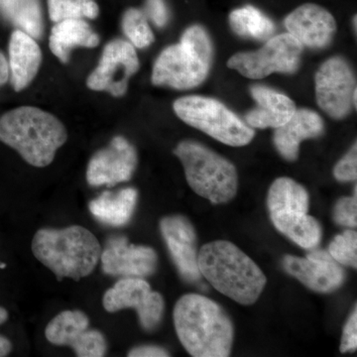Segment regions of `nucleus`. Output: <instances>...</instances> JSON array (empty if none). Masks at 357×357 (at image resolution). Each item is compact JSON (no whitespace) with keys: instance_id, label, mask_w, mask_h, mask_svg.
<instances>
[{"instance_id":"1","label":"nucleus","mask_w":357,"mask_h":357,"mask_svg":"<svg viewBox=\"0 0 357 357\" xmlns=\"http://www.w3.org/2000/svg\"><path fill=\"white\" fill-rule=\"evenodd\" d=\"M173 317L178 340L192 356H229L234 325L215 301L199 294H187L176 303Z\"/></svg>"},{"instance_id":"2","label":"nucleus","mask_w":357,"mask_h":357,"mask_svg":"<svg viewBox=\"0 0 357 357\" xmlns=\"http://www.w3.org/2000/svg\"><path fill=\"white\" fill-rule=\"evenodd\" d=\"M199 268L218 292L245 306L255 304L266 286L259 266L229 241L204 244L199 251Z\"/></svg>"},{"instance_id":"3","label":"nucleus","mask_w":357,"mask_h":357,"mask_svg":"<svg viewBox=\"0 0 357 357\" xmlns=\"http://www.w3.org/2000/svg\"><path fill=\"white\" fill-rule=\"evenodd\" d=\"M102 245L93 232L81 225L63 229H42L35 234L32 252L59 281H79L93 273L102 255Z\"/></svg>"},{"instance_id":"4","label":"nucleus","mask_w":357,"mask_h":357,"mask_svg":"<svg viewBox=\"0 0 357 357\" xmlns=\"http://www.w3.org/2000/svg\"><path fill=\"white\" fill-rule=\"evenodd\" d=\"M67 138L62 122L37 107H17L0 117V141L38 168L50 165Z\"/></svg>"},{"instance_id":"5","label":"nucleus","mask_w":357,"mask_h":357,"mask_svg":"<svg viewBox=\"0 0 357 357\" xmlns=\"http://www.w3.org/2000/svg\"><path fill=\"white\" fill-rule=\"evenodd\" d=\"M213 59L210 35L201 25H192L180 43L161 52L154 64L152 83L176 89L197 88L210 74Z\"/></svg>"},{"instance_id":"6","label":"nucleus","mask_w":357,"mask_h":357,"mask_svg":"<svg viewBox=\"0 0 357 357\" xmlns=\"http://www.w3.org/2000/svg\"><path fill=\"white\" fill-rule=\"evenodd\" d=\"M174 153L182 162L188 184L199 197L215 204L229 203L236 197L238 176L229 160L192 140L178 143Z\"/></svg>"},{"instance_id":"7","label":"nucleus","mask_w":357,"mask_h":357,"mask_svg":"<svg viewBox=\"0 0 357 357\" xmlns=\"http://www.w3.org/2000/svg\"><path fill=\"white\" fill-rule=\"evenodd\" d=\"M173 109L185 123L203 131L223 144L245 146L255 138V129L215 98L184 96L174 102Z\"/></svg>"},{"instance_id":"8","label":"nucleus","mask_w":357,"mask_h":357,"mask_svg":"<svg viewBox=\"0 0 357 357\" xmlns=\"http://www.w3.org/2000/svg\"><path fill=\"white\" fill-rule=\"evenodd\" d=\"M304 47L289 33L270 37L259 50L241 52L227 62L229 69L252 79H264L274 73L295 74L299 70Z\"/></svg>"},{"instance_id":"9","label":"nucleus","mask_w":357,"mask_h":357,"mask_svg":"<svg viewBox=\"0 0 357 357\" xmlns=\"http://www.w3.org/2000/svg\"><path fill=\"white\" fill-rule=\"evenodd\" d=\"M316 98L319 107L335 119H342L356 107V82L351 65L342 57L326 60L317 72Z\"/></svg>"},{"instance_id":"10","label":"nucleus","mask_w":357,"mask_h":357,"mask_svg":"<svg viewBox=\"0 0 357 357\" xmlns=\"http://www.w3.org/2000/svg\"><path fill=\"white\" fill-rule=\"evenodd\" d=\"M102 304L109 312L135 310L141 326L148 332L160 325L165 307L161 294L152 291L144 278H121L105 292Z\"/></svg>"},{"instance_id":"11","label":"nucleus","mask_w":357,"mask_h":357,"mask_svg":"<svg viewBox=\"0 0 357 357\" xmlns=\"http://www.w3.org/2000/svg\"><path fill=\"white\" fill-rule=\"evenodd\" d=\"M138 70L139 60L133 45L115 39L103 49L100 63L86 84L93 91H107L119 98L126 95L129 79Z\"/></svg>"},{"instance_id":"12","label":"nucleus","mask_w":357,"mask_h":357,"mask_svg":"<svg viewBox=\"0 0 357 357\" xmlns=\"http://www.w3.org/2000/svg\"><path fill=\"white\" fill-rule=\"evenodd\" d=\"M49 342L70 347L79 357H102L107 354L105 335L89 328V319L82 311H65L57 314L46 326Z\"/></svg>"},{"instance_id":"13","label":"nucleus","mask_w":357,"mask_h":357,"mask_svg":"<svg viewBox=\"0 0 357 357\" xmlns=\"http://www.w3.org/2000/svg\"><path fill=\"white\" fill-rule=\"evenodd\" d=\"M102 271L121 278H145L158 266V256L153 248L129 243L128 237L107 239L100 255Z\"/></svg>"},{"instance_id":"14","label":"nucleus","mask_w":357,"mask_h":357,"mask_svg":"<svg viewBox=\"0 0 357 357\" xmlns=\"http://www.w3.org/2000/svg\"><path fill=\"white\" fill-rule=\"evenodd\" d=\"M283 268L288 274L318 293H332L344 285L347 275L328 251L312 249L305 258L286 255Z\"/></svg>"},{"instance_id":"15","label":"nucleus","mask_w":357,"mask_h":357,"mask_svg":"<svg viewBox=\"0 0 357 357\" xmlns=\"http://www.w3.org/2000/svg\"><path fill=\"white\" fill-rule=\"evenodd\" d=\"M137 153L130 142L116 136L109 145L96 152L89 161L86 181L93 187L128 182L137 167Z\"/></svg>"},{"instance_id":"16","label":"nucleus","mask_w":357,"mask_h":357,"mask_svg":"<svg viewBox=\"0 0 357 357\" xmlns=\"http://www.w3.org/2000/svg\"><path fill=\"white\" fill-rule=\"evenodd\" d=\"M160 230L165 241L178 273L184 280L197 282L201 279L196 230L191 222L183 215L162 218Z\"/></svg>"},{"instance_id":"17","label":"nucleus","mask_w":357,"mask_h":357,"mask_svg":"<svg viewBox=\"0 0 357 357\" xmlns=\"http://www.w3.org/2000/svg\"><path fill=\"white\" fill-rule=\"evenodd\" d=\"M286 29L303 47L324 49L332 43L337 21L330 11L314 3L297 7L285 18Z\"/></svg>"},{"instance_id":"18","label":"nucleus","mask_w":357,"mask_h":357,"mask_svg":"<svg viewBox=\"0 0 357 357\" xmlns=\"http://www.w3.org/2000/svg\"><path fill=\"white\" fill-rule=\"evenodd\" d=\"M324 131L325 123L318 112L307 109H297L286 123L275 129L274 145L284 159L296 161L299 156L301 143L319 137Z\"/></svg>"},{"instance_id":"19","label":"nucleus","mask_w":357,"mask_h":357,"mask_svg":"<svg viewBox=\"0 0 357 357\" xmlns=\"http://www.w3.org/2000/svg\"><path fill=\"white\" fill-rule=\"evenodd\" d=\"M250 93L256 102L255 109L245 115L251 128H278L295 114L297 107L289 96L262 84L251 86Z\"/></svg>"},{"instance_id":"20","label":"nucleus","mask_w":357,"mask_h":357,"mask_svg":"<svg viewBox=\"0 0 357 357\" xmlns=\"http://www.w3.org/2000/svg\"><path fill=\"white\" fill-rule=\"evenodd\" d=\"M42 54L34 38L22 30H15L9 42V74L16 91L27 88L38 73Z\"/></svg>"},{"instance_id":"21","label":"nucleus","mask_w":357,"mask_h":357,"mask_svg":"<svg viewBox=\"0 0 357 357\" xmlns=\"http://www.w3.org/2000/svg\"><path fill=\"white\" fill-rule=\"evenodd\" d=\"M138 192L134 188H126L119 192H105L89 202L91 215L103 225L121 227L128 225L137 206Z\"/></svg>"},{"instance_id":"22","label":"nucleus","mask_w":357,"mask_h":357,"mask_svg":"<svg viewBox=\"0 0 357 357\" xmlns=\"http://www.w3.org/2000/svg\"><path fill=\"white\" fill-rule=\"evenodd\" d=\"M98 44V34L82 18L58 22L52 29L49 42L51 51L63 63L69 62L70 52L75 47L95 48Z\"/></svg>"},{"instance_id":"23","label":"nucleus","mask_w":357,"mask_h":357,"mask_svg":"<svg viewBox=\"0 0 357 357\" xmlns=\"http://www.w3.org/2000/svg\"><path fill=\"white\" fill-rule=\"evenodd\" d=\"M270 218L277 230L302 248L312 250L321 243V225L307 213H273Z\"/></svg>"},{"instance_id":"24","label":"nucleus","mask_w":357,"mask_h":357,"mask_svg":"<svg viewBox=\"0 0 357 357\" xmlns=\"http://www.w3.org/2000/svg\"><path fill=\"white\" fill-rule=\"evenodd\" d=\"M270 215L304 213L309 210V194L302 185L290 178H279L270 187L267 196Z\"/></svg>"},{"instance_id":"25","label":"nucleus","mask_w":357,"mask_h":357,"mask_svg":"<svg viewBox=\"0 0 357 357\" xmlns=\"http://www.w3.org/2000/svg\"><path fill=\"white\" fill-rule=\"evenodd\" d=\"M229 21L232 31L243 38L269 39L275 32L273 21L255 6L234 9Z\"/></svg>"},{"instance_id":"26","label":"nucleus","mask_w":357,"mask_h":357,"mask_svg":"<svg viewBox=\"0 0 357 357\" xmlns=\"http://www.w3.org/2000/svg\"><path fill=\"white\" fill-rule=\"evenodd\" d=\"M0 11L20 30L39 38L43 28L39 0H0Z\"/></svg>"},{"instance_id":"27","label":"nucleus","mask_w":357,"mask_h":357,"mask_svg":"<svg viewBox=\"0 0 357 357\" xmlns=\"http://www.w3.org/2000/svg\"><path fill=\"white\" fill-rule=\"evenodd\" d=\"M122 29L134 48L144 49L153 43L154 35L145 14L139 9L129 8L122 18Z\"/></svg>"},{"instance_id":"28","label":"nucleus","mask_w":357,"mask_h":357,"mask_svg":"<svg viewBox=\"0 0 357 357\" xmlns=\"http://www.w3.org/2000/svg\"><path fill=\"white\" fill-rule=\"evenodd\" d=\"M328 253L342 266L356 269L357 266V234L354 230H345L333 239L328 246Z\"/></svg>"},{"instance_id":"29","label":"nucleus","mask_w":357,"mask_h":357,"mask_svg":"<svg viewBox=\"0 0 357 357\" xmlns=\"http://www.w3.org/2000/svg\"><path fill=\"white\" fill-rule=\"evenodd\" d=\"M88 1L91 0H48L50 18L56 23L66 20H81Z\"/></svg>"},{"instance_id":"30","label":"nucleus","mask_w":357,"mask_h":357,"mask_svg":"<svg viewBox=\"0 0 357 357\" xmlns=\"http://www.w3.org/2000/svg\"><path fill=\"white\" fill-rule=\"evenodd\" d=\"M356 192L354 197L338 199L333 208V220L342 227H356L357 225Z\"/></svg>"},{"instance_id":"31","label":"nucleus","mask_w":357,"mask_h":357,"mask_svg":"<svg viewBox=\"0 0 357 357\" xmlns=\"http://www.w3.org/2000/svg\"><path fill=\"white\" fill-rule=\"evenodd\" d=\"M333 175L340 182H352L357 177V147L356 143L351 148L344 158L333 169Z\"/></svg>"},{"instance_id":"32","label":"nucleus","mask_w":357,"mask_h":357,"mask_svg":"<svg viewBox=\"0 0 357 357\" xmlns=\"http://www.w3.org/2000/svg\"><path fill=\"white\" fill-rule=\"evenodd\" d=\"M357 349V311L356 307L351 312V317L347 319L342 333V344H340V351L351 352L356 351Z\"/></svg>"},{"instance_id":"33","label":"nucleus","mask_w":357,"mask_h":357,"mask_svg":"<svg viewBox=\"0 0 357 357\" xmlns=\"http://www.w3.org/2000/svg\"><path fill=\"white\" fill-rule=\"evenodd\" d=\"M146 11L157 27H164L168 23L169 10L165 0H147Z\"/></svg>"},{"instance_id":"34","label":"nucleus","mask_w":357,"mask_h":357,"mask_svg":"<svg viewBox=\"0 0 357 357\" xmlns=\"http://www.w3.org/2000/svg\"><path fill=\"white\" fill-rule=\"evenodd\" d=\"M170 356L166 349L155 345H142L134 347L128 352L130 357H167Z\"/></svg>"},{"instance_id":"35","label":"nucleus","mask_w":357,"mask_h":357,"mask_svg":"<svg viewBox=\"0 0 357 357\" xmlns=\"http://www.w3.org/2000/svg\"><path fill=\"white\" fill-rule=\"evenodd\" d=\"M8 319V312L4 307H0V326L3 325ZM13 351V344L10 340L0 335V357L8 356Z\"/></svg>"},{"instance_id":"36","label":"nucleus","mask_w":357,"mask_h":357,"mask_svg":"<svg viewBox=\"0 0 357 357\" xmlns=\"http://www.w3.org/2000/svg\"><path fill=\"white\" fill-rule=\"evenodd\" d=\"M9 79V66L6 58L0 52V86L6 84Z\"/></svg>"},{"instance_id":"37","label":"nucleus","mask_w":357,"mask_h":357,"mask_svg":"<svg viewBox=\"0 0 357 357\" xmlns=\"http://www.w3.org/2000/svg\"><path fill=\"white\" fill-rule=\"evenodd\" d=\"M0 268H1V269H4V268H6V264H3V263H0Z\"/></svg>"}]
</instances>
